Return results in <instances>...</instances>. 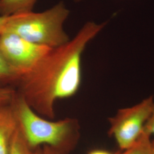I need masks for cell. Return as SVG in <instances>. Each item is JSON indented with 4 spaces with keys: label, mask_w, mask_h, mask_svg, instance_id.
Listing matches in <instances>:
<instances>
[{
    "label": "cell",
    "mask_w": 154,
    "mask_h": 154,
    "mask_svg": "<svg viewBox=\"0 0 154 154\" xmlns=\"http://www.w3.org/2000/svg\"><path fill=\"white\" fill-rule=\"evenodd\" d=\"M107 23L86 22L72 40L51 49L21 77L17 93L39 116L54 119L56 101L71 97L78 91L82 78L83 53Z\"/></svg>",
    "instance_id": "1"
},
{
    "label": "cell",
    "mask_w": 154,
    "mask_h": 154,
    "mask_svg": "<svg viewBox=\"0 0 154 154\" xmlns=\"http://www.w3.org/2000/svg\"><path fill=\"white\" fill-rule=\"evenodd\" d=\"M11 105L18 127L32 149L44 144L65 154L75 146L80 137V126L77 119L46 120L32 110L17 92Z\"/></svg>",
    "instance_id": "2"
},
{
    "label": "cell",
    "mask_w": 154,
    "mask_h": 154,
    "mask_svg": "<svg viewBox=\"0 0 154 154\" xmlns=\"http://www.w3.org/2000/svg\"><path fill=\"white\" fill-rule=\"evenodd\" d=\"M69 14L61 1L41 13L30 11L8 16L5 30L34 44L56 48L70 40L63 29Z\"/></svg>",
    "instance_id": "3"
},
{
    "label": "cell",
    "mask_w": 154,
    "mask_h": 154,
    "mask_svg": "<svg viewBox=\"0 0 154 154\" xmlns=\"http://www.w3.org/2000/svg\"><path fill=\"white\" fill-rule=\"evenodd\" d=\"M154 103V98L150 96L137 105L118 110L109 118V134L121 150L132 147L142 135Z\"/></svg>",
    "instance_id": "4"
},
{
    "label": "cell",
    "mask_w": 154,
    "mask_h": 154,
    "mask_svg": "<svg viewBox=\"0 0 154 154\" xmlns=\"http://www.w3.org/2000/svg\"><path fill=\"white\" fill-rule=\"evenodd\" d=\"M52 48L34 44L11 30L0 34V50L6 60L22 77L30 72Z\"/></svg>",
    "instance_id": "5"
},
{
    "label": "cell",
    "mask_w": 154,
    "mask_h": 154,
    "mask_svg": "<svg viewBox=\"0 0 154 154\" xmlns=\"http://www.w3.org/2000/svg\"><path fill=\"white\" fill-rule=\"evenodd\" d=\"M18 124L11 103L0 107V154H9Z\"/></svg>",
    "instance_id": "6"
},
{
    "label": "cell",
    "mask_w": 154,
    "mask_h": 154,
    "mask_svg": "<svg viewBox=\"0 0 154 154\" xmlns=\"http://www.w3.org/2000/svg\"><path fill=\"white\" fill-rule=\"evenodd\" d=\"M37 0H0V14L1 16L32 11Z\"/></svg>",
    "instance_id": "7"
},
{
    "label": "cell",
    "mask_w": 154,
    "mask_h": 154,
    "mask_svg": "<svg viewBox=\"0 0 154 154\" xmlns=\"http://www.w3.org/2000/svg\"><path fill=\"white\" fill-rule=\"evenodd\" d=\"M21 75L6 60L0 50V82H18Z\"/></svg>",
    "instance_id": "8"
},
{
    "label": "cell",
    "mask_w": 154,
    "mask_h": 154,
    "mask_svg": "<svg viewBox=\"0 0 154 154\" xmlns=\"http://www.w3.org/2000/svg\"><path fill=\"white\" fill-rule=\"evenodd\" d=\"M33 150L28 145L18 126L11 140L9 154H33Z\"/></svg>",
    "instance_id": "9"
},
{
    "label": "cell",
    "mask_w": 154,
    "mask_h": 154,
    "mask_svg": "<svg viewBox=\"0 0 154 154\" xmlns=\"http://www.w3.org/2000/svg\"><path fill=\"white\" fill-rule=\"evenodd\" d=\"M150 137L144 131L138 141L122 154H153V143L150 140Z\"/></svg>",
    "instance_id": "10"
},
{
    "label": "cell",
    "mask_w": 154,
    "mask_h": 154,
    "mask_svg": "<svg viewBox=\"0 0 154 154\" xmlns=\"http://www.w3.org/2000/svg\"><path fill=\"white\" fill-rule=\"evenodd\" d=\"M16 94L13 88L0 87V107L11 104Z\"/></svg>",
    "instance_id": "11"
},
{
    "label": "cell",
    "mask_w": 154,
    "mask_h": 154,
    "mask_svg": "<svg viewBox=\"0 0 154 154\" xmlns=\"http://www.w3.org/2000/svg\"><path fill=\"white\" fill-rule=\"evenodd\" d=\"M144 131L150 136L152 135H154V103L151 113L144 126ZM153 146L154 147V143Z\"/></svg>",
    "instance_id": "12"
},
{
    "label": "cell",
    "mask_w": 154,
    "mask_h": 154,
    "mask_svg": "<svg viewBox=\"0 0 154 154\" xmlns=\"http://www.w3.org/2000/svg\"><path fill=\"white\" fill-rule=\"evenodd\" d=\"M8 16L0 17V34L5 30Z\"/></svg>",
    "instance_id": "13"
},
{
    "label": "cell",
    "mask_w": 154,
    "mask_h": 154,
    "mask_svg": "<svg viewBox=\"0 0 154 154\" xmlns=\"http://www.w3.org/2000/svg\"><path fill=\"white\" fill-rule=\"evenodd\" d=\"M42 151L43 154H61L48 146H44V147L42 149Z\"/></svg>",
    "instance_id": "14"
},
{
    "label": "cell",
    "mask_w": 154,
    "mask_h": 154,
    "mask_svg": "<svg viewBox=\"0 0 154 154\" xmlns=\"http://www.w3.org/2000/svg\"><path fill=\"white\" fill-rule=\"evenodd\" d=\"M88 154H113L111 153L110 152L105 150H102V149H95L91 151Z\"/></svg>",
    "instance_id": "15"
},
{
    "label": "cell",
    "mask_w": 154,
    "mask_h": 154,
    "mask_svg": "<svg viewBox=\"0 0 154 154\" xmlns=\"http://www.w3.org/2000/svg\"><path fill=\"white\" fill-rule=\"evenodd\" d=\"M33 154H43L42 149L39 147L36 149H34L33 150Z\"/></svg>",
    "instance_id": "16"
},
{
    "label": "cell",
    "mask_w": 154,
    "mask_h": 154,
    "mask_svg": "<svg viewBox=\"0 0 154 154\" xmlns=\"http://www.w3.org/2000/svg\"><path fill=\"white\" fill-rule=\"evenodd\" d=\"M75 1H76V2H78V1H82V0H74Z\"/></svg>",
    "instance_id": "17"
},
{
    "label": "cell",
    "mask_w": 154,
    "mask_h": 154,
    "mask_svg": "<svg viewBox=\"0 0 154 154\" xmlns=\"http://www.w3.org/2000/svg\"><path fill=\"white\" fill-rule=\"evenodd\" d=\"M153 154H154V147L153 146Z\"/></svg>",
    "instance_id": "18"
}]
</instances>
